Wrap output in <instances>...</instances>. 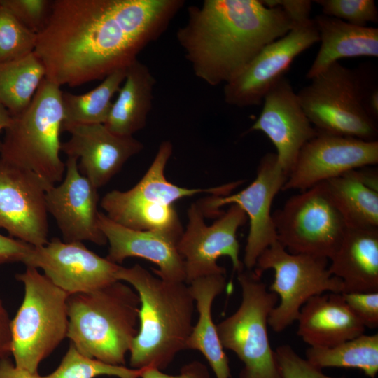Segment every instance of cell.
Listing matches in <instances>:
<instances>
[{
	"label": "cell",
	"mask_w": 378,
	"mask_h": 378,
	"mask_svg": "<svg viewBox=\"0 0 378 378\" xmlns=\"http://www.w3.org/2000/svg\"><path fill=\"white\" fill-rule=\"evenodd\" d=\"M183 0H55L34 54L46 78L77 87L126 69L167 30Z\"/></svg>",
	"instance_id": "1"
},
{
	"label": "cell",
	"mask_w": 378,
	"mask_h": 378,
	"mask_svg": "<svg viewBox=\"0 0 378 378\" xmlns=\"http://www.w3.org/2000/svg\"><path fill=\"white\" fill-rule=\"evenodd\" d=\"M293 27L280 8H267L259 0H205L188 8L176 36L195 75L216 86L237 77Z\"/></svg>",
	"instance_id": "2"
},
{
	"label": "cell",
	"mask_w": 378,
	"mask_h": 378,
	"mask_svg": "<svg viewBox=\"0 0 378 378\" xmlns=\"http://www.w3.org/2000/svg\"><path fill=\"white\" fill-rule=\"evenodd\" d=\"M115 278L132 286L140 299L138 332L130 354L134 369L162 370L186 349L195 301L189 285L155 276L139 264L120 266Z\"/></svg>",
	"instance_id": "3"
},
{
	"label": "cell",
	"mask_w": 378,
	"mask_h": 378,
	"mask_svg": "<svg viewBox=\"0 0 378 378\" xmlns=\"http://www.w3.org/2000/svg\"><path fill=\"white\" fill-rule=\"evenodd\" d=\"M67 305L70 343L88 357L125 365L138 332L140 299L135 290L115 281L69 295Z\"/></svg>",
	"instance_id": "4"
},
{
	"label": "cell",
	"mask_w": 378,
	"mask_h": 378,
	"mask_svg": "<svg viewBox=\"0 0 378 378\" xmlns=\"http://www.w3.org/2000/svg\"><path fill=\"white\" fill-rule=\"evenodd\" d=\"M62 94L45 78L28 106L12 115L0 148V158L34 172L49 186L60 183L66 171L60 158Z\"/></svg>",
	"instance_id": "5"
},
{
	"label": "cell",
	"mask_w": 378,
	"mask_h": 378,
	"mask_svg": "<svg viewBox=\"0 0 378 378\" xmlns=\"http://www.w3.org/2000/svg\"><path fill=\"white\" fill-rule=\"evenodd\" d=\"M15 279L24 291L11 320V355L18 368L36 372L67 337L69 295L34 267H26Z\"/></svg>",
	"instance_id": "6"
},
{
	"label": "cell",
	"mask_w": 378,
	"mask_h": 378,
	"mask_svg": "<svg viewBox=\"0 0 378 378\" xmlns=\"http://www.w3.org/2000/svg\"><path fill=\"white\" fill-rule=\"evenodd\" d=\"M261 278L253 270L244 267L237 272L241 304L216 325L223 349L232 351L244 363L239 378H281L267 332L268 318L279 298Z\"/></svg>",
	"instance_id": "7"
},
{
	"label": "cell",
	"mask_w": 378,
	"mask_h": 378,
	"mask_svg": "<svg viewBox=\"0 0 378 378\" xmlns=\"http://www.w3.org/2000/svg\"><path fill=\"white\" fill-rule=\"evenodd\" d=\"M311 80L297 95L318 132L377 141V125L365 109L358 73L337 62Z\"/></svg>",
	"instance_id": "8"
},
{
	"label": "cell",
	"mask_w": 378,
	"mask_h": 378,
	"mask_svg": "<svg viewBox=\"0 0 378 378\" xmlns=\"http://www.w3.org/2000/svg\"><path fill=\"white\" fill-rule=\"evenodd\" d=\"M328 260L290 253L277 241L260 254L253 270L260 276L266 270L274 271L270 291L280 300L268 318V326L274 332H282L297 321L301 308L311 298L326 291L343 293V283L330 274Z\"/></svg>",
	"instance_id": "9"
},
{
	"label": "cell",
	"mask_w": 378,
	"mask_h": 378,
	"mask_svg": "<svg viewBox=\"0 0 378 378\" xmlns=\"http://www.w3.org/2000/svg\"><path fill=\"white\" fill-rule=\"evenodd\" d=\"M272 219L277 241L288 252L328 260L348 229L324 181L290 197Z\"/></svg>",
	"instance_id": "10"
},
{
	"label": "cell",
	"mask_w": 378,
	"mask_h": 378,
	"mask_svg": "<svg viewBox=\"0 0 378 378\" xmlns=\"http://www.w3.org/2000/svg\"><path fill=\"white\" fill-rule=\"evenodd\" d=\"M287 178L276 154L269 153L260 161L256 176L247 187L234 194L209 195L197 202L205 218H218L223 213L220 208L227 204H237L244 211L249 219L242 261L246 270H253L260 254L277 241L271 207Z\"/></svg>",
	"instance_id": "11"
},
{
	"label": "cell",
	"mask_w": 378,
	"mask_h": 378,
	"mask_svg": "<svg viewBox=\"0 0 378 378\" xmlns=\"http://www.w3.org/2000/svg\"><path fill=\"white\" fill-rule=\"evenodd\" d=\"M187 216L186 229L176 244L184 263L186 284L200 277L225 273V269L217 263L221 256L230 258L237 272L244 267L239 258L237 232L248 218L238 205L231 204L210 225L205 223L197 202L191 204Z\"/></svg>",
	"instance_id": "12"
},
{
	"label": "cell",
	"mask_w": 378,
	"mask_h": 378,
	"mask_svg": "<svg viewBox=\"0 0 378 378\" xmlns=\"http://www.w3.org/2000/svg\"><path fill=\"white\" fill-rule=\"evenodd\" d=\"M319 42L313 19L294 25L284 36L267 45L234 79L224 85L225 102L245 107L260 105L268 90L285 76L293 60Z\"/></svg>",
	"instance_id": "13"
},
{
	"label": "cell",
	"mask_w": 378,
	"mask_h": 378,
	"mask_svg": "<svg viewBox=\"0 0 378 378\" xmlns=\"http://www.w3.org/2000/svg\"><path fill=\"white\" fill-rule=\"evenodd\" d=\"M50 187L34 172L0 158V227L33 246L47 244Z\"/></svg>",
	"instance_id": "14"
},
{
	"label": "cell",
	"mask_w": 378,
	"mask_h": 378,
	"mask_svg": "<svg viewBox=\"0 0 378 378\" xmlns=\"http://www.w3.org/2000/svg\"><path fill=\"white\" fill-rule=\"evenodd\" d=\"M378 162V141L320 132L301 148L283 190H305Z\"/></svg>",
	"instance_id": "15"
},
{
	"label": "cell",
	"mask_w": 378,
	"mask_h": 378,
	"mask_svg": "<svg viewBox=\"0 0 378 378\" xmlns=\"http://www.w3.org/2000/svg\"><path fill=\"white\" fill-rule=\"evenodd\" d=\"M24 265L41 269L43 274L69 295L87 293L118 281L120 266L101 257L83 242H65L54 237L33 246Z\"/></svg>",
	"instance_id": "16"
},
{
	"label": "cell",
	"mask_w": 378,
	"mask_h": 378,
	"mask_svg": "<svg viewBox=\"0 0 378 378\" xmlns=\"http://www.w3.org/2000/svg\"><path fill=\"white\" fill-rule=\"evenodd\" d=\"M65 163L62 181L46 192L48 213L55 218L64 241L104 246L107 240L98 223V189L80 172L76 158L67 157Z\"/></svg>",
	"instance_id": "17"
},
{
	"label": "cell",
	"mask_w": 378,
	"mask_h": 378,
	"mask_svg": "<svg viewBox=\"0 0 378 378\" xmlns=\"http://www.w3.org/2000/svg\"><path fill=\"white\" fill-rule=\"evenodd\" d=\"M261 113L249 131H260L276 149L277 160L288 176L302 147L317 134L290 81L280 78L263 98Z\"/></svg>",
	"instance_id": "18"
},
{
	"label": "cell",
	"mask_w": 378,
	"mask_h": 378,
	"mask_svg": "<svg viewBox=\"0 0 378 378\" xmlns=\"http://www.w3.org/2000/svg\"><path fill=\"white\" fill-rule=\"evenodd\" d=\"M64 131L70 138L62 142L61 151L77 159L80 172L97 189L107 184L144 147L133 136L117 135L104 124L75 125Z\"/></svg>",
	"instance_id": "19"
},
{
	"label": "cell",
	"mask_w": 378,
	"mask_h": 378,
	"mask_svg": "<svg viewBox=\"0 0 378 378\" xmlns=\"http://www.w3.org/2000/svg\"><path fill=\"white\" fill-rule=\"evenodd\" d=\"M98 223L109 244L106 257L108 260L120 265L128 258H141L157 265L158 269L153 272L162 279L186 282L184 263L177 251L176 239L160 232L126 227L100 211Z\"/></svg>",
	"instance_id": "20"
},
{
	"label": "cell",
	"mask_w": 378,
	"mask_h": 378,
	"mask_svg": "<svg viewBox=\"0 0 378 378\" xmlns=\"http://www.w3.org/2000/svg\"><path fill=\"white\" fill-rule=\"evenodd\" d=\"M172 152V143L167 140L162 141L141 179L126 191L113 190L107 192L100 201L101 207L133 205L149 208L174 205L177 200L200 193H208L210 195H228L241 183V181H236L208 188H188L176 186L169 181L164 175Z\"/></svg>",
	"instance_id": "21"
},
{
	"label": "cell",
	"mask_w": 378,
	"mask_h": 378,
	"mask_svg": "<svg viewBox=\"0 0 378 378\" xmlns=\"http://www.w3.org/2000/svg\"><path fill=\"white\" fill-rule=\"evenodd\" d=\"M297 334L310 347L328 348L364 334L342 293L315 295L300 309Z\"/></svg>",
	"instance_id": "22"
},
{
	"label": "cell",
	"mask_w": 378,
	"mask_h": 378,
	"mask_svg": "<svg viewBox=\"0 0 378 378\" xmlns=\"http://www.w3.org/2000/svg\"><path fill=\"white\" fill-rule=\"evenodd\" d=\"M329 260L330 274L343 283L342 293L378 292V227H348Z\"/></svg>",
	"instance_id": "23"
},
{
	"label": "cell",
	"mask_w": 378,
	"mask_h": 378,
	"mask_svg": "<svg viewBox=\"0 0 378 378\" xmlns=\"http://www.w3.org/2000/svg\"><path fill=\"white\" fill-rule=\"evenodd\" d=\"M320 49L307 74L312 79L344 58L378 57V29L356 26L324 14L313 19Z\"/></svg>",
	"instance_id": "24"
},
{
	"label": "cell",
	"mask_w": 378,
	"mask_h": 378,
	"mask_svg": "<svg viewBox=\"0 0 378 378\" xmlns=\"http://www.w3.org/2000/svg\"><path fill=\"white\" fill-rule=\"evenodd\" d=\"M198 319L193 326L186 349L201 352L208 361L216 378H231L229 359L224 351L212 318L215 298L227 286L226 272L196 279L188 284Z\"/></svg>",
	"instance_id": "25"
},
{
	"label": "cell",
	"mask_w": 378,
	"mask_h": 378,
	"mask_svg": "<svg viewBox=\"0 0 378 378\" xmlns=\"http://www.w3.org/2000/svg\"><path fill=\"white\" fill-rule=\"evenodd\" d=\"M156 80L149 68L138 59L126 69V75L106 122L111 132L122 136L145 127L151 110Z\"/></svg>",
	"instance_id": "26"
},
{
	"label": "cell",
	"mask_w": 378,
	"mask_h": 378,
	"mask_svg": "<svg viewBox=\"0 0 378 378\" xmlns=\"http://www.w3.org/2000/svg\"><path fill=\"white\" fill-rule=\"evenodd\" d=\"M324 182L348 227H378V183L375 174L358 169Z\"/></svg>",
	"instance_id": "27"
},
{
	"label": "cell",
	"mask_w": 378,
	"mask_h": 378,
	"mask_svg": "<svg viewBox=\"0 0 378 378\" xmlns=\"http://www.w3.org/2000/svg\"><path fill=\"white\" fill-rule=\"evenodd\" d=\"M126 69L111 73L98 86L85 94L63 92L62 131L75 125L104 124L112 106V98L125 80Z\"/></svg>",
	"instance_id": "28"
},
{
	"label": "cell",
	"mask_w": 378,
	"mask_h": 378,
	"mask_svg": "<svg viewBox=\"0 0 378 378\" xmlns=\"http://www.w3.org/2000/svg\"><path fill=\"white\" fill-rule=\"evenodd\" d=\"M46 77L43 64L34 52L0 64V104L16 115L31 102Z\"/></svg>",
	"instance_id": "29"
},
{
	"label": "cell",
	"mask_w": 378,
	"mask_h": 378,
	"mask_svg": "<svg viewBox=\"0 0 378 378\" xmlns=\"http://www.w3.org/2000/svg\"><path fill=\"white\" fill-rule=\"evenodd\" d=\"M306 357L321 370L328 367L356 368L374 378L378 372V335L363 334L332 347H309Z\"/></svg>",
	"instance_id": "30"
},
{
	"label": "cell",
	"mask_w": 378,
	"mask_h": 378,
	"mask_svg": "<svg viewBox=\"0 0 378 378\" xmlns=\"http://www.w3.org/2000/svg\"><path fill=\"white\" fill-rule=\"evenodd\" d=\"M145 368L134 369L106 363L82 354L70 343L59 366L52 373L41 378H95L104 375L141 378Z\"/></svg>",
	"instance_id": "31"
},
{
	"label": "cell",
	"mask_w": 378,
	"mask_h": 378,
	"mask_svg": "<svg viewBox=\"0 0 378 378\" xmlns=\"http://www.w3.org/2000/svg\"><path fill=\"white\" fill-rule=\"evenodd\" d=\"M37 34L0 6V64L34 52Z\"/></svg>",
	"instance_id": "32"
},
{
	"label": "cell",
	"mask_w": 378,
	"mask_h": 378,
	"mask_svg": "<svg viewBox=\"0 0 378 378\" xmlns=\"http://www.w3.org/2000/svg\"><path fill=\"white\" fill-rule=\"evenodd\" d=\"M323 14L349 24L366 27L378 22V10L373 0H316Z\"/></svg>",
	"instance_id": "33"
},
{
	"label": "cell",
	"mask_w": 378,
	"mask_h": 378,
	"mask_svg": "<svg viewBox=\"0 0 378 378\" xmlns=\"http://www.w3.org/2000/svg\"><path fill=\"white\" fill-rule=\"evenodd\" d=\"M52 3V1L48 0H0L1 6L36 34L47 21Z\"/></svg>",
	"instance_id": "34"
},
{
	"label": "cell",
	"mask_w": 378,
	"mask_h": 378,
	"mask_svg": "<svg viewBox=\"0 0 378 378\" xmlns=\"http://www.w3.org/2000/svg\"><path fill=\"white\" fill-rule=\"evenodd\" d=\"M275 354L281 378H346L323 374L321 369L301 358L288 344L278 346Z\"/></svg>",
	"instance_id": "35"
},
{
	"label": "cell",
	"mask_w": 378,
	"mask_h": 378,
	"mask_svg": "<svg viewBox=\"0 0 378 378\" xmlns=\"http://www.w3.org/2000/svg\"><path fill=\"white\" fill-rule=\"evenodd\" d=\"M342 294L347 306L365 328H377L378 292H354Z\"/></svg>",
	"instance_id": "36"
},
{
	"label": "cell",
	"mask_w": 378,
	"mask_h": 378,
	"mask_svg": "<svg viewBox=\"0 0 378 378\" xmlns=\"http://www.w3.org/2000/svg\"><path fill=\"white\" fill-rule=\"evenodd\" d=\"M267 8H280L292 21L293 26L311 20L312 1L309 0H263Z\"/></svg>",
	"instance_id": "37"
},
{
	"label": "cell",
	"mask_w": 378,
	"mask_h": 378,
	"mask_svg": "<svg viewBox=\"0 0 378 378\" xmlns=\"http://www.w3.org/2000/svg\"><path fill=\"white\" fill-rule=\"evenodd\" d=\"M33 246L21 240L0 234V266L9 263H24Z\"/></svg>",
	"instance_id": "38"
},
{
	"label": "cell",
	"mask_w": 378,
	"mask_h": 378,
	"mask_svg": "<svg viewBox=\"0 0 378 378\" xmlns=\"http://www.w3.org/2000/svg\"><path fill=\"white\" fill-rule=\"evenodd\" d=\"M141 378H211L207 367L199 360L183 365L177 374L164 373L153 368H146Z\"/></svg>",
	"instance_id": "39"
},
{
	"label": "cell",
	"mask_w": 378,
	"mask_h": 378,
	"mask_svg": "<svg viewBox=\"0 0 378 378\" xmlns=\"http://www.w3.org/2000/svg\"><path fill=\"white\" fill-rule=\"evenodd\" d=\"M11 320L0 295V359L11 356Z\"/></svg>",
	"instance_id": "40"
},
{
	"label": "cell",
	"mask_w": 378,
	"mask_h": 378,
	"mask_svg": "<svg viewBox=\"0 0 378 378\" xmlns=\"http://www.w3.org/2000/svg\"><path fill=\"white\" fill-rule=\"evenodd\" d=\"M0 378H41V375L38 372L18 368L9 357L0 359Z\"/></svg>",
	"instance_id": "41"
},
{
	"label": "cell",
	"mask_w": 378,
	"mask_h": 378,
	"mask_svg": "<svg viewBox=\"0 0 378 378\" xmlns=\"http://www.w3.org/2000/svg\"><path fill=\"white\" fill-rule=\"evenodd\" d=\"M364 104L369 115L375 120L378 117V90L377 88L370 91L369 94L365 95Z\"/></svg>",
	"instance_id": "42"
},
{
	"label": "cell",
	"mask_w": 378,
	"mask_h": 378,
	"mask_svg": "<svg viewBox=\"0 0 378 378\" xmlns=\"http://www.w3.org/2000/svg\"><path fill=\"white\" fill-rule=\"evenodd\" d=\"M12 115L9 111L0 104V134L6 130L10 122ZM1 141L0 139V148Z\"/></svg>",
	"instance_id": "43"
}]
</instances>
